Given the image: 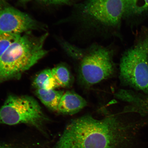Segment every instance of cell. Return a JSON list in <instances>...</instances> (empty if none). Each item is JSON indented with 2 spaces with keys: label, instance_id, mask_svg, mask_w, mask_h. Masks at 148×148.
<instances>
[{
  "label": "cell",
  "instance_id": "1",
  "mask_svg": "<svg viewBox=\"0 0 148 148\" xmlns=\"http://www.w3.org/2000/svg\"><path fill=\"white\" fill-rule=\"evenodd\" d=\"M140 123L116 115L83 116L70 122L53 148H127Z\"/></svg>",
  "mask_w": 148,
  "mask_h": 148
},
{
  "label": "cell",
  "instance_id": "2",
  "mask_svg": "<svg viewBox=\"0 0 148 148\" xmlns=\"http://www.w3.org/2000/svg\"><path fill=\"white\" fill-rule=\"evenodd\" d=\"M47 33L40 36H20L0 57V84L18 79L47 54L44 44Z\"/></svg>",
  "mask_w": 148,
  "mask_h": 148
},
{
  "label": "cell",
  "instance_id": "3",
  "mask_svg": "<svg viewBox=\"0 0 148 148\" xmlns=\"http://www.w3.org/2000/svg\"><path fill=\"white\" fill-rule=\"evenodd\" d=\"M61 45L70 57L79 61V77L85 84H97L114 73L113 52L110 48L96 44L82 48L65 40Z\"/></svg>",
  "mask_w": 148,
  "mask_h": 148
},
{
  "label": "cell",
  "instance_id": "4",
  "mask_svg": "<svg viewBox=\"0 0 148 148\" xmlns=\"http://www.w3.org/2000/svg\"><path fill=\"white\" fill-rule=\"evenodd\" d=\"M119 77L123 86L148 95V33L124 53Z\"/></svg>",
  "mask_w": 148,
  "mask_h": 148
},
{
  "label": "cell",
  "instance_id": "5",
  "mask_svg": "<svg viewBox=\"0 0 148 148\" xmlns=\"http://www.w3.org/2000/svg\"><path fill=\"white\" fill-rule=\"evenodd\" d=\"M78 17L85 25L112 30L120 27L125 17L123 0H86L77 6Z\"/></svg>",
  "mask_w": 148,
  "mask_h": 148
},
{
  "label": "cell",
  "instance_id": "6",
  "mask_svg": "<svg viewBox=\"0 0 148 148\" xmlns=\"http://www.w3.org/2000/svg\"><path fill=\"white\" fill-rule=\"evenodd\" d=\"M36 99L28 96H9L0 108V125L24 124L43 131L49 121Z\"/></svg>",
  "mask_w": 148,
  "mask_h": 148
},
{
  "label": "cell",
  "instance_id": "7",
  "mask_svg": "<svg viewBox=\"0 0 148 148\" xmlns=\"http://www.w3.org/2000/svg\"><path fill=\"white\" fill-rule=\"evenodd\" d=\"M39 26L28 15L15 8L8 7L0 10V34H21Z\"/></svg>",
  "mask_w": 148,
  "mask_h": 148
},
{
  "label": "cell",
  "instance_id": "8",
  "mask_svg": "<svg viewBox=\"0 0 148 148\" xmlns=\"http://www.w3.org/2000/svg\"><path fill=\"white\" fill-rule=\"evenodd\" d=\"M118 98L128 103L126 111L139 114L142 117L148 116V95L132 90H121Z\"/></svg>",
  "mask_w": 148,
  "mask_h": 148
},
{
  "label": "cell",
  "instance_id": "9",
  "mask_svg": "<svg viewBox=\"0 0 148 148\" xmlns=\"http://www.w3.org/2000/svg\"><path fill=\"white\" fill-rule=\"evenodd\" d=\"M87 103L84 99L73 91L63 94L59 103L57 112L64 114H75L86 107Z\"/></svg>",
  "mask_w": 148,
  "mask_h": 148
},
{
  "label": "cell",
  "instance_id": "10",
  "mask_svg": "<svg viewBox=\"0 0 148 148\" xmlns=\"http://www.w3.org/2000/svg\"><path fill=\"white\" fill-rule=\"evenodd\" d=\"M125 5L124 18H139L148 14V0H123Z\"/></svg>",
  "mask_w": 148,
  "mask_h": 148
},
{
  "label": "cell",
  "instance_id": "11",
  "mask_svg": "<svg viewBox=\"0 0 148 148\" xmlns=\"http://www.w3.org/2000/svg\"><path fill=\"white\" fill-rule=\"evenodd\" d=\"M35 93L47 108L53 111H57L59 103L64 92L55 89H37Z\"/></svg>",
  "mask_w": 148,
  "mask_h": 148
},
{
  "label": "cell",
  "instance_id": "12",
  "mask_svg": "<svg viewBox=\"0 0 148 148\" xmlns=\"http://www.w3.org/2000/svg\"><path fill=\"white\" fill-rule=\"evenodd\" d=\"M32 86L36 90H53L57 88L51 69H45L39 73L33 80Z\"/></svg>",
  "mask_w": 148,
  "mask_h": 148
},
{
  "label": "cell",
  "instance_id": "13",
  "mask_svg": "<svg viewBox=\"0 0 148 148\" xmlns=\"http://www.w3.org/2000/svg\"><path fill=\"white\" fill-rule=\"evenodd\" d=\"M57 88H66L71 83V76L66 66L60 65L51 69Z\"/></svg>",
  "mask_w": 148,
  "mask_h": 148
},
{
  "label": "cell",
  "instance_id": "14",
  "mask_svg": "<svg viewBox=\"0 0 148 148\" xmlns=\"http://www.w3.org/2000/svg\"><path fill=\"white\" fill-rule=\"evenodd\" d=\"M21 35L10 33L0 34V57Z\"/></svg>",
  "mask_w": 148,
  "mask_h": 148
},
{
  "label": "cell",
  "instance_id": "15",
  "mask_svg": "<svg viewBox=\"0 0 148 148\" xmlns=\"http://www.w3.org/2000/svg\"><path fill=\"white\" fill-rule=\"evenodd\" d=\"M48 4L54 5L68 4L71 3V0H40Z\"/></svg>",
  "mask_w": 148,
  "mask_h": 148
},
{
  "label": "cell",
  "instance_id": "16",
  "mask_svg": "<svg viewBox=\"0 0 148 148\" xmlns=\"http://www.w3.org/2000/svg\"><path fill=\"white\" fill-rule=\"evenodd\" d=\"M0 148H19L14 147V146L11 145L10 144L1 143L0 144Z\"/></svg>",
  "mask_w": 148,
  "mask_h": 148
},
{
  "label": "cell",
  "instance_id": "17",
  "mask_svg": "<svg viewBox=\"0 0 148 148\" xmlns=\"http://www.w3.org/2000/svg\"><path fill=\"white\" fill-rule=\"evenodd\" d=\"M22 1H29V0H22Z\"/></svg>",
  "mask_w": 148,
  "mask_h": 148
}]
</instances>
